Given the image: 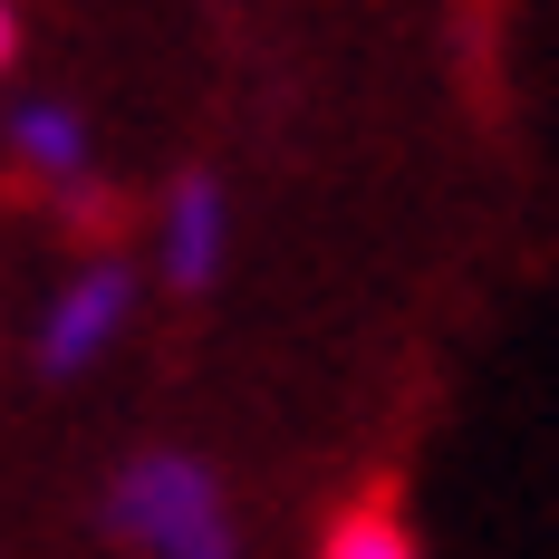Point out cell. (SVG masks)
Returning a JSON list of instances; mask_svg holds the SVG:
<instances>
[{
    "instance_id": "1",
    "label": "cell",
    "mask_w": 559,
    "mask_h": 559,
    "mask_svg": "<svg viewBox=\"0 0 559 559\" xmlns=\"http://www.w3.org/2000/svg\"><path fill=\"white\" fill-rule=\"evenodd\" d=\"M97 531L135 559H251L241 550V511L213 453L193 444H135L97 492Z\"/></svg>"
},
{
    "instance_id": "2",
    "label": "cell",
    "mask_w": 559,
    "mask_h": 559,
    "mask_svg": "<svg viewBox=\"0 0 559 559\" xmlns=\"http://www.w3.org/2000/svg\"><path fill=\"white\" fill-rule=\"evenodd\" d=\"M135 299H145V271H135L126 251H87V261L49 289L39 329H29V377H39V386H78L116 337L135 329Z\"/></svg>"
},
{
    "instance_id": "3",
    "label": "cell",
    "mask_w": 559,
    "mask_h": 559,
    "mask_svg": "<svg viewBox=\"0 0 559 559\" xmlns=\"http://www.w3.org/2000/svg\"><path fill=\"white\" fill-rule=\"evenodd\" d=\"M231 271V183L213 165H183L155 193V280L174 299H213Z\"/></svg>"
},
{
    "instance_id": "4",
    "label": "cell",
    "mask_w": 559,
    "mask_h": 559,
    "mask_svg": "<svg viewBox=\"0 0 559 559\" xmlns=\"http://www.w3.org/2000/svg\"><path fill=\"white\" fill-rule=\"evenodd\" d=\"M0 165H10L20 193L58 203V193H78L97 174V126H87L78 97H20V107L0 116Z\"/></svg>"
},
{
    "instance_id": "5",
    "label": "cell",
    "mask_w": 559,
    "mask_h": 559,
    "mask_svg": "<svg viewBox=\"0 0 559 559\" xmlns=\"http://www.w3.org/2000/svg\"><path fill=\"white\" fill-rule=\"evenodd\" d=\"M319 559H425L415 521L395 502V483H367L357 502H337V521L319 531Z\"/></svg>"
},
{
    "instance_id": "6",
    "label": "cell",
    "mask_w": 559,
    "mask_h": 559,
    "mask_svg": "<svg viewBox=\"0 0 559 559\" xmlns=\"http://www.w3.org/2000/svg\"><path fill=\"white\" fill-rule=\"evenodd\" d=\"M10 58H20V0H0V78H10Z\"/></svg>"
}]
</instances>
